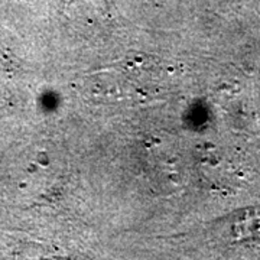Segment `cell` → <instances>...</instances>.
I'll return each instance as SVG.
<instances>
[{
    "mask_svg": "<svg viewBox=\"0 0 260 260\" xmlns=\"http://www.w3.org/2000/svg\"><path fill=\"white\" fill-rule=\"evenodd\" d=\"M146 56L124 59L93 75V88L102 97L114 100L150 102L160 90L162 73Z\"/></svg>",
    "mask_w": 260,
    "mask_h": 260,
    "instance_id": "1",
    "label": "cell"
}]
</instances>
